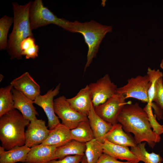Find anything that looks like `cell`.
<instances>
[{"mask_svg": "<svg viewBox=\"0 0 163 163\" xmlns=\"http://www.w3.org/2000/svg\"><path fill=\"white\" fill-rule=\"evenodd\" d=\"M123 130L132 133L136 144L145 142L153 148L161 140L160 135L152 130L148 113L138 104L131 103L125 105L117 118Z\"/></svg>", "mask_w": 163, "mask_h": 163, "instance_id": "6da1fadb", "label": "cell"}, {"mask_svg": "<svg viewBox=\"0 0 163 163\" xmlns=\"http://www.w3.org/2000/svg\"><path fill=\"white\" fill-rule=\"evenodd\" d=\"M32 1L24 5L12 3L13 26L8 40L7 50L11 59L22 58L20 50L21 42L26 38L34 37L29 19V11Z\"/></svg>", "mask_w": 163, "mask_h": 163, "instance_id": "7a4b0ae2", "label": "cell"}, {"mask_svg": "<svg viewBox=\"0 0 163 163\" xmlns=\"http://www.w3.org/2000/svg\"><path fill=\"white\" fill-rule=\"evenodd\" d=\"M30 121L15 109L0 117V140L2 146L8 150L25 145V128Z\"/></svg>", "mask_w": 163, "mask_h": 163, "instance_id": "3957f363", "label": "cell"}, {"mask_svg": "<svg viewBox=\"0 0 163 163\" xmlns=\"http://www.w3.org/2000/svg\"><path fill=\"white\" fill-rule=\"evenodd\" d=\"M73 33H78L83 36L88 49L87 61L84 68L85 72L91 63L98 51L100 45L106 34L112 31L111 26L105 25L91 20L81 23L77 21L72 22Z\"/></svg>", "mask_w": 163, "mask_h": 163, "instance_id": "277c9868", "label": "cell"}, {"mask_svg": "<svg viewBox=\"0 0 163 163\" xmlns=\"http://www.w3.org/2000/svg\"><path fill=\"white\" fill-rule=\"evenodd\" d=\"M29 19L32 30L50 24H54L73 33L72 22L58 17L44 6L42 0L32 2L29 11Z\"/></svg>", "mask_w": 163, "mask_h": 163, "instance_id": "5b68a950", "label": "cell"}, {"mask_svg": "<svg viewBox=\"0 0 163 163\" xmlns=\"http://www.w3.org/2000/svg\"><path fill=\"white\" fill-rule=\"evenodd\" d=\"M148 75H138L128 79L127 84L117 88L116 93L123 95L125 99L130 97L140 100L143 103L149 102L148 91L151 86Z\"/></svg>", "mask_w": 163, "mask_h": 163, "instance_id": "8992f818", "label": "cell"}, {"mask_svg": "<svg viewBox=\"0 0 163 163\" xmlns=\"http://www.w3.org/2000/svg\"><path fill=\"white\" fill-rule=\"evenodd\" d=\"M55 113L62 121V123L69 129L76 127L81 122L88 120L87 116L75 110L64 96H60L54 100Z\"/></svg>", "mask_w": 163, "mask_h": 163, "instance_id": "52a82bcc", "label": "cell"}, {"mask_svg": "<svg viewBox=\"0 0 163 163\" xmlns=\"http://www.w3.org/2000/svg\"><path fill=\"white\" fill-rule=\"evenodd\" d=\"M125 99L123 95L116 93L104 103L94 107V111L104 120L113 125L118 123L117 117L125 105L131 103Z\"/></svg>", "mask_w": 163, "mask_h": 163, "instance_id": "ba28073f", "label": "cell"}, {"mask_svg": "<svg viewBox=\"0 0 163 163\" xmlns=\"http://www.w3.org/2000/svg\"><path fill=\"white\" fill-rule=\"evenodd\" d=\"M92 97L93 107L105 102L116 93L117 85L112 82L109 75H105L96 82L88 85Z\"/></svg>", "mask_w": 163, "mask_h": 163, "instance_id": "9c48e42d", "label": "cell"}, {"mask_svg": "<svg viewBox=\"0 0 163 163\" xmlns=\"http://www.w3.org/2000/svg\"><path fill=\"white\" fill-rule=\"evenodd\" d=\"M60 85L59 83L54 89L49 90L44 95L40 94L33 101L34 103L41 107L44 110L48 118L50 130L53 129L60 123L54 111L53 100L59 92Z\"/></svg>", "mask_w": 163, "mask_h": 163, "instance_id": "30bf717a", "label": "cell"}, {"mask_svg": "<svg viewBox=\"0 0 163 163\" xmlns=\"http://www.w3.org/2000/svg\"><path fill=\"white\" fill-rule=\"evenodd\" d=\"M50 132L44 120L36 118L31 121L25 131V145L31 148L41 144L47 139Z\"/></svg>", "mask_w": 163, "mask_h": 163, "instance_id": "8fae6325", "label": "cell"}, {"mask_svg": "<svg viewBox=\"0 0 163 163\" xmlns=\"http://www.w3.org/2000/svg\"><path fill=\"white\" fill-rule=\"evenodd\" d=\"M10 84L13 88L33 101L40 95V86L27 72L14 79Z\"/></svg>", "mask_w": 163, "mask_h": 163, "instance_id": "7c38bea8", "label": "cell"}, {"mask_svg": "<svg viewBox=\"0 0 163 163\" xmlns=\"http://www.w3.org/2000/svg\"><path fill=\"white\" fill-rule=\"evenodd\" d=\"M11 92L14 109L19 111L24 118L30 121L37 118L38 113L33 105V101L13 87Z\"/></svg>", "mask_w": 163, "mask_h": 163, "instance_id": "4fadbf2b", "label": "cell"}, {"mask_svg": "<svg viewBox=\"0 0 163 163\" xmlns=\"http://www.w3.org/2000/svg\"><path fill=\"white\" fill-rule=\"evenodd\" d=\"M55 146L40 144L32 147L28 153L26 163H47L57 159Z\"/></svg>", "mask_w": 163, "mask_h": 163, "instance_id": "5bb4252c", "label": "cell"}, {"mask_svg": "<svg viewBox=\"0 0 163 163\" xmlns=\"http://www.w3.org/2000/svg\"><path fill=\"white\" fill-rule=\"evenodd\" d=\"M71 106L76 111L88 116L92 106V97L88 85L81 89L77 94L67 98Z\"/></svg>", "mask_w": 163, "mask_h": 163, "instance_id": "9a60e30c", "label": "cell"}, {"mask_svg": "<svg viewBox=\"0 0 163 163\" xmlns=\"http://www.w3.org/2000/svg\"><path fill=\"white\" fill-rule=\"evenodd\" d=\"M101 145L104 153L117 159L125 160L131 163H138L140 161L128 147L113 143L104 139Z\"/></svg>", "mask_w": 163, "mask_h": 163, "instance_id": "2e32d148", "label": "cell"}, {"mask_svg": "<svg viewBox=\"0 0 163 163\" xmlns=\"http://www.w3.org/2000/svg\"><path fill=\"white\" fill-rule=\"evenodd\" d=\"M87 117L94 138L102 143L105 136L111 129L113 125L101 118L95 112L93 105Z\"/></svg>", "mask_w": 163, "mask_h": 163, "instance_id": "e0dca14e", "label": "cell"}, {"mask_svg": "<svg viewBox=\"0 0 163 163\" xmlns=\"http://www.w3.org/2000/svg\"><path fill=\"white\" fill-rule=\"evenodd\" d=\"M116 145L124 146L133 147L137 144L134 138L125 133L122 125L117 123L113 125L106 135L104 139Z\"/></svg>", "mask_w": 163, "mask_h": 163, "instance_id": "ac0fdd59", "label": "cell"}, {"mask_svg": "<svg viewBox=\"0 0 163 163\" xmlns=\"http://www.w3.org/2000/svg\"><path fill=\"white\" fill-rule=\"evenodd\" d=\"M72 140L70 129L62 123H60L54 128L50 130L47 138L41 144L57 148L65 145Z\"/></svg>", "mask_w": 163, "mask_h": 163, "instance_id": "d6986e66", "label": "cell"}, {"mask_svg": "<svg viewBox=\"0 0 163 163\" xmlns=\"http://www.w3.org/2000/svg\"><path fill=\"white\" fill-rule=\"evenodd\" d=\"M30 148L25 145L15 146L7 151L0 146V163H15L25 162Z\"/></svg>", "mask_w": 163, "mask_h": 163, "instance_id": "ffe728a7", "label": "cell"}, {"mask_svg": "<svg viewBox=\"0 0 163 163\" xmlns=\"http://www.w3.org/2000/svg\"><path fill=\"white\" fill-rule=\"evenodd\" d=\"M86 143L72 139L65 145L57 147L55 152L57 159H62L68 155H85Z\"/></svg>", "mask_w": 163, "mask_h": 163, "instance_id": "44dd1931", "label": "cell"}, {"mask_svg": "<svg viewBox=\"0 0 163 163\" xmlns=\"http://www.w3.org/2000/svg\"><path fill=\"white\" fill-rule=\"evenodd\" d=\"M72 139L86 143L95 139L88 120L80 122L75 128L70 130Z\"/></svg>", "mask_w": 163, "mask_h": 163, "instance_id": "7402d4cb", "label": "cell"}, {"mask_svg": "<svg viewBox=\"0 0 163 163\" xmlns=\"http://www.w3.org/2000/svg\"><path fill=\"white\" fill-rule=\"evenodd\" d=\"M146 142H143L131 147L130 150L139 159L140 161L145 163H161L163 159L159 154L154 152L149 153L146 150Z\"/></svg>", "mask_w": 163, "mask_h": 163, "instance_id": "603a6c76", "label": "cell"}, {"mask_svg": "<svg viewBox=\"0 0 163 163\" xmlns=\"http://www.w3.org/2000/svg\"><path fill=\"white\" fill-rule=\"evenodd\" d=\"M12 88L13 86L10 84L0 89V117L14 109L11 92Z\"/></svg>", "mask_w": 163, "mask_h": 163, "instance_id": "cb8c5ba5", "label": "cell"}, {"mask_svg": "<svg viewBox=\"0 0 163 163\" xmlns=\"http://www.w3.org/2000/svg\"><path fill=\"white\" fill-rule=\"evenodd\" d=\"M103 153L101 143L96 139H94L86 143L85 155L88 163H97Z\"/></svg>", "mask_w": 163, "mask_h": 163, "instance_id": "d4e9b609", "label": "cell"}, {"mask_svg": "<svg viewBox=\"0 0 163 163\" xmlns=\"http://www.w3.org/2000/svg\"><path fill=\"white\" fill-rule=\"evenodd\" d=\"M20 48L21 55L25 56L26 59H34L38 56L39 47L34 37H29L24 39L21 43Z\"/></svg>", "mask_w": 163, "mask_h": 163, "instance_id": "484cf974", "label": "cell"}, {"mask_svg": "<svg viewBox=\"0 0 163 163\" xmlns=\"http://www.w3.org/2000/svg\"><path fill=\"white\" fill-rule=\"evenodd\" d=\"M13 22V18L5 15L0 19V50H7V37L9 29Z\"/></svg>", "mask_w": 163, "mask_h": 163, "instance_id": "4316f807", "label": "cell"}, {"mask_svg": "<svg viewBox=\"0 0 163 163\" xmlns=\"http://www.w3.org/2000/svg\"><path fill=\"white\" fill-rule=\"evenodd\" d=\"M147 75H148L150 82L151 86L148 91L149 102L147 104L152 105L155 92V84L156 80L161 77H162L163 73L159 70H155L148 68Z\"/></svg>", "mask_w": 163, "mask_h": 163, "instance_id": "83f0119b", "label": "cell"}, {"mask_svg": "<svg viewBox=\"0 0 163 163\" xmlns=\"http://www.w3.org/2000/svg\"><path fill=\"white\" fill-rule=\"evenodd\" d=\"M153 101L157 105L163 109V81L162 77L158 78L155 84V92Z\"/></svg>", "mask_w": 163, "mask_h": 163, "instance_id": "f1b7e54d", "label": "cell"}, {"mask_svg": "<svg viewBox=\"0 0 163 163\" xmlns=\"http://www.w3.org/2000/svg\"><path fill=\"white\" fill-rule=\"evenodd\" d=\"M144 109L148 114L153 131L159 135L163 133V125H161L156 120L152 113V105L148 104Z\"/></svg>", "mask_w": 163, "mask_h": 163, "instance_id": "f546056e", "label": "cell"}, {"mask_svg": "<svg viewBox=\"0 0 163 163\" xmlns=\"http://www.w3.org/2000/svg\"><path fill=\"white\" fill-rule=\"evenodd\" d=\"M84 156L68 155L58 160H53L49 161L47 163H81Z\"/></svg>", "mask_w": 163, "mask_h": 163, "instance_id": "4dcf8cb0", "label": "cell"}, {"mask_svg": "<svg viewBox=\"0 0 163 163\" xmlns=\"http://www.w3.org/2000/svg\"><path fill=\"white\" fill-rule=\"evenodd\" d=\"M97 163H131L126 161L122 162L107 154L103 153L99 158Z\"/></svg>", "mask_w": 163, "mask_h": 163, "instance_id": "1f68e13d", "label": "cell"}, {"mask_svg": "<svg viewBox=\"0 0 163 163\" xmlns=\"http://www.w3.org/2000/svg\"><path fill=\"white\" fill-rule=\"evenodd\" d=\"M81 163H88L85 155L84 156Z\"/></svg>", "mask_w": 163, "mask_h": 163, "instance_id": "d6a6232c", "label": "cell"}, {"mask_svg": "<svg viewBox=\"0 0 163 163\" xmlns=\"http://www.w3.org/2000/svg\"><path fill=\"white\" fill-rule=\"evenodd\" d=\"M160 67L163 69V59H162L160 65Z\"/></svg>", "mask_w": 163, "mask_h": 163, "instance_id": "836d02e7", "label": "cell"}, {"mask_svg": "<svg viewBox=\"0 0 163 163\" xmlns=\"http://www.w3.org/2000/svg\"><path fill=\"white\" fill-rule=\"evenodd\" d=\"M4 77V76L2 75V74L0 75V82H1V81L2 80Z\"/></svg>", "mask_w": 163, "mask_h": 163, "instance_id": "e575fe53", "label": "cell"}]
</instances>
